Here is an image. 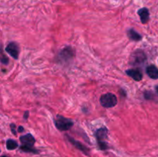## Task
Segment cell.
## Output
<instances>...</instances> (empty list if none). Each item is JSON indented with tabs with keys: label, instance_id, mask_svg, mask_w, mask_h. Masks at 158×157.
Masks as SVG:
<instances>
[{
	"label": "cell",
	"instance_id": "6da1fadb",
	"mask_svg": "<svg viewBox=\"0 0 158 157\" xmlns=\"http://www.w3.org/2000/svg\"><path fill=\"white\" fill-rule=\"evenodd\" d=\"M100 103L101 106L104 108H113L117 104V98L114 93L103 94L100 99Z\"/></svg>",
	"mask_w": 158,
	"mask_h": 157
},
{
	"label": "cell",
	"instance_id": "7a4b0ae2",
	"mask_svg": "<svg viewBox=\"0 0 158 157\" xmlns=\"http://www.w3.org/2000/svg\"><path fill=\"white\" fill-rule=\"evenodd\" d=\"M55 126L60 131H66L73 127V122L69 119L58 115L55 119Z\"/></svg>",
	"mask_w": 158,
	"mask_h": 157
},
{
	"label": "cell",
	"instance_id": "3957f363",
	"mask_svg": "<svg viewBox=\"0 0 158 157\" xmlns=\"http://www.w3.org/2000/svg\"><path fill=\"white\" fill-rule=\"evenodd\" d=\"M147 59V56L145 55L144 52L141 49H137L135 52H134L130 57V63L131 65H140L144 62Z\"/></svg>",
	"mask_w": 158,
	"mask_h": 157
},
{
	"label": "cell",
	"instance_id": "277c9868",
	"mask_svg": "<svg viewBox=\"0 0 158 157\" xmlns=\"http://www.w3.org/2000/svg\"><path fill=\"white\" fill-rule=\"evenodd\" d=\"M73 49L70 46H67V47H65L64 49L60 51L58 55V60H60L62 62H67L68 61L73 58Z\"/></svg>",
	"mask_w": 158,
	"mask_h": 157
},
{
	"label": "cell",
	"instance_id": "5b68a950",
	"mask_svg": "<svg viewBox=\"0 0 158 157\" xmlns=\"http://www.w3.org/2000/svg\"><path fill=\"white\" fill-rule=\"evenodd\" d=\"M6 52L15 59H18L19 55V46L15 42H11L6 46Z\"/></svg>",
	"mask_w": 158,
	"mask_h": 157
},
{
	"label": "cell",
	"instance_id": "8992f818",
	"mask_svg": "<svg viewBox=\"0 0 158 157\" xmlns=\"http://www.w3.org/2000/svg\"><path fill=\"white\" fill-rule=\"evenodd\" d=\"M127 75H129L130 77L133 78L134 80L137 82L141 81L143 78V74H142L141 71L139 69H130L126 71Z\"/></svg>",
	"mask_w": 158,
	"mask_h": 157
},
{
	"label": "cell",
	"instance_id": "52a82bcc",
	"mask_svg": "<svg viewBox=\"0 0 158 157\" xmlns=\"http://www.w3.org/2000/svg\"><path fill=\"white\" fill-rule=\"evenodd\" d=\"M20 142L23 143V145L28 146H33L35 143V139L33 135L31 133H27L26 135H22L19 137Z\"/></svg>",
	"mask_w": 158,
	"mask_h": 157
},
{
	"label": "cell",
	"instance_id": "ba28073f",
	"mask_svg": "<svg viewBox=\"0 0 158 157\" xmlns=\"http://www.w3.org/2000/svg\"><path fill=\"white\" fill-rule=\"evenodd\" d=\"M66 138H67V139L69 140V141L70 142V143H72V144L77 149H78L79 150L82 151V152H84L85 154H89V149L86 148V146H85L83 144H82L80 142L77 141V140L74 139L72 138V137L69 136V135H66Z\"/></svg>",
	"mask_w": 158,
	"mask_h": 157
},
{
	"label": "cell",
	"instance_id": "9c48e42d",
	"mask_svg": "<svg viewBox=\"0 0 158 157\" xmlns=\"http://www.w3.org/2000/svg\"><path fill=\"white\" fill-rule=\"evenodd\" d=\"M95 135L98 143L99 142H105V139H106L108 136V129L106 127L100 128L96 131Z\"/></svg>",
	"mask_w": 158,
	"mask_h": 157
},
{
	"label": "cell",
	"instance_id": "30bf717a",
	"mask_svg": "<svg viewBox=\"0 0 158 157\" xmlns=\"http://www.w3.org/2000/svg\"><path fill=\"white\" fill-rule=\"evenodd\" d=\"M137 14L139 15L140 18V21L143 24H146L150 19V12L148 9L147 8H142L140 9L137 12Z\"/></svg>",
	"mask_w": 158,
	"mask_h": 157
},
{
	"label": "cell",
	"instance_id": "8fae6325",
	"mask_svg": "<svg viewBox=\"0 0 158 157\" xmlns=\"http://www.w3.org/2000/svg\"><path fill=\"white\" fill-rule=\"evenodd\" d=\"M146 72L150 78L158 79V69L154 65H150L146 69Z\"/></svg>",
	"mask_w": 158,
	"mask_h": 157
},
{
	"label": "cell",
	"instance_id": "7c38bea8",
	"mask_svg": "<svg viewBox=\"0 0 158 157\" xmlns=\"http://www.w3.org/2000/svg\"><path fill=\"white\" fill-rule=\"evenodd\" d=\"M127 35H128V38H129L131 40H132V41L138 42L142 39L141 35L139 34L137 32H136L134 29H128Z\"/></svg>",
	"mask_w": 158,
	"mask_h": 157
},
{
	"label": "cell",
	"instance_id": "4fadbf2b",
	"mask_svg": "<svg viewBox=\"0 0 158 157\" xmlns=\"http://www.w3.org/2000/svg\"><path fill=\"white\" fill-rule=\"evenodd\" d=\"M18 143L13 139H8L7 142H6V148H7L9 150H13V149H15L16 148H18Z\"/></svg>",
	"mask_w": 158,
	"mask_h": 157
},
{
	"label": "cell",
	"instance_id": "5bb4252c",
	"mask_svg": "<svg viewBox=\"0 0 158 157\" xmlns=\"http://www.w3.org/2000/svg\"><path fill=\"white\" fill-rule=\"evenodd\" d=\"M20 149L23 152H32V153H39L38 150H36L35 149H34L33 146H25V145H23V146H20Z\"/></svg>",
	"mask_w": 158,
	"mask_h": 157
},
{
	"label": "cell",
	"instance_id": "9a60e30c",
	"mask_svg": "<svg viewBox=\"0 0 158 157\" xmlns=\"http://www.w3.org/2000/svg\"><path fill=\"white\" fill-rule=\"evenodd\" d=\"M144 97L146 99L150 100V99H153L154 97V94L151 92V91H146V92H144Z\"/></svg>",
	"mask_w": 158,
	"mask_h": 157
},
{
	"label": "cell",
	"instance_id": "2e32d148",
	"mask_svg": "<svg viewBox=\"0 0 158 157\" xmlns=\"http://www.w3.org/2000/svg\"><path fill=\"white\" fill-rule=\"evenodd\" d=\"M98 145L100 146V149L102 150H106L108 149V145L106 142H99Z\"/></svg>",
	"mask_w": 158,
	"mask_h": 157
},
{
	"label": "cell",
	"instance_id": "e0dca14e",
	"mask_svg": "<svg viewBox=\"0 0 158 157\" xmlns=\"http://www.w3.org/2000/svg\"><path fill=\"white\" fill-rule=\"evenodd\" d=\"M1 62L2 64H5V65L8 64V63H9V58H8V57L5 56V55L2 54L1 58Z\"/></svg>",
	"mask_w": 158,
	"mask_h": 157
},
{
	"label": "cell",
	"instance_id": "ac0fdd59",
	"mask_svg": "<svg viewBox=\"0 0 158 157\" xmlns=\"http://www.w3.org/2000/svg\"><path fill=\"white\" fill-rule=\"evenodd\" d=\"M10 128L12 133H13L14 135H16V131H15V128H16V126H15V125L14 124V123H12V124H10Z\"/></svg>",
	"mask_w": 158,
	"mask_h": 157
},
{
	"label": "cell",
	"instance_id": "d6986e66",
	"mask_svg": "<svg viewBox=\"0 0 158 157\" xmlns=\"http://www.w3.org/2000/svg\"><path fill=\"white\" fill-rule=\"evenodd\" d=\"M17 131H18L19 132H24V128H23L22 126H19L18 128H17Z\"/></svg>",
	"mask_w": 158,
	"mask_h": 157
},
{
	"label": "cell",
	"instance_id": "ffe728a7",
	"mask_svg": "<svg viewBox=\"0 0 158 157\" xmlns=\"http://www.w3.org/2000/svg\"><path fill=\"white\" fill-rule=\"evenodd\" d=\"M28 117H29V111H26L24 113V116H23V118H24L25 119H27Z\"/></svg>",
	"mask_w": 158,
	"mask_h": 157
},
{
	"label": "cell",
	"instance_id": "44dd1931",
	"mask_svg": "<svg viewBox=\"0 0 158 157\" xmlns=\"http://www.w3.org/2000/svg\"><path fill=\"white\" fill-rule=\"evenodd\" d=\"M156 91H157V94H158V86H156Z\"/></svg>",
	"mask_w": 158,
	"mask_h": 157
},
{
	"label": "cell",
	"instance_id": "7402d4cb",
	"mask_svg": "<svg viewBox=\"0 0 158 157\" xmlns=\"http://www.w3.org/2000/svg\"><path fill=\"white\" fill-rule=\"evenodd\" d=\"M2 157H9V156H6V155H2Z\"/></svg>",
	"mask_w": 158,
	"mask_h": 157
}]
</instances>
